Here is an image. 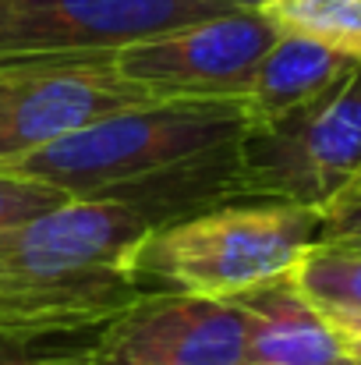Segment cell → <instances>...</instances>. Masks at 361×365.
Masks as SVG:
<instances>
[{
	"instance_id": "1",
	"label": "cell",
	"mask_w": 361,
	"mask_h": 365,
	"mask_svg": "<svg viewBox=\"0 0 361 365\" xmlns=\"http://www.w3.org/2000/svg\"><path fill=\"white\" fill-rule=\"evenodd\" d=\"M248 131L241 100H156L117 110L0 170L71 199H114L152 227L227 206Z\"/></svg>"
},
{
	"instance_id": "2",
	"label": "cell",
	"mask_w": 361,
	"mask_h": 365,
	"mask_svg": "<svg viewBox=\"0 0 361 365\" xmlns=\"http://www.w3.org/2000/svg\"><path fill=\"white\" fill-rule=\"evenodd\" d=\"M149 231L114 199H68L0 231V337L53 344L107 327L145 294L131 259Z\"/></svg>"
},
{
	"instance_id": "3",
	"label": "cell",
	"mask_w": 361,
	"mask_h": 365,
	"mask_svg": "<svg viewBox=\"0 0 361 365\" xmlns=\"http://www.w3.org/2000/svg\"><path fill=\"white\" fill-rule=\"evenodd\" d=\"M323 213L287 202H227L152 227L135 248L138 291H174L234 302L287 280L319 245Z\"/></svg>"
},
{
	"instance_id": "4",
	"label": "cell",
	"mask_w": 361,
	"mask_h": 365,
	"mask_svg": "<svg viewBox=\"0 0 361 365\" xmlns=\"http://www.w3.org/2000/svg\"><path fill=\"white\" fill-rule=\"evenodd\" d=\"M361 174V64L291 118L248 128L231 202H287L326 213Z\"/></svg>"
},
{
	"instance_id": "5",
	"label": "cell",
	"mask_w": 361,
	"mask_h": 365,
	"mask_svg": "<svg viewBox=\"0 0 361 365\" xmlns=\"http://www.w3.org/2000/svg\"><path fill=\"white\" fill-rule=\"evenodd\" d=\"M220 11L199 0H0V78L107 64L131 43Z\"/></svg>"
},
{
	"instance_id": "6",
	"label": "cell",
	"mask_w": 361,
	"mask_h": 365,
	"mask_svg": "<svg viewBox=\"0 0 361 365\" xmlns=\"http://www.w3.org/2000/svg\"><path fill=\"white\" fill-rule=\"evenodd\" d=\"M276 36L258 11H220L131 43L110 64L152 100H241Z\"/></svg>"
},
{
	"instance_id": "7",
	"label": "cell",
	"mask_w": 361,
	"mask_h": 365,
	"mask_svg": "<svg viewBox=\"0 0 361 365\" xmlns=\"http://www.w3.org/2000/svg\"><path fill=\"white\" fill-rule=\"evenodd\" d=\"M89 365H248L238 302L145 291L93 334Z\"/></svg>"
},
{
	"instance_id": "8",
	"label": "cell",
	"mask_w": 361,
	"mask_h": 365,
	"mask_svg": "<svg viewBox=\"0 0 361 365\" xmlns=\"http://www.w3.org/2000/svg\"><path fill=\"white\" fill-rule=\"evenodd\" d=\"M142 103L156 100L120 78L110 61L0 78V167Z\"/></svg>"
},
{
	"instance_id": "9",
	"label": "cell",
	"mask_w": 361,
	"mask_h": 365,
	"mask_svg": "<svg viewBox=\"0 0 361 365\" xmlns=\"http://www.w3.org/2000/svg\"><path fill=\"white\" fill-rule=\"evenodd\" d=\"M248 316V365H340V330L287 280L234 298Z\"/></svg>"
},
{
	"instance_id": "10",
	"label": "cell",
	"mask_w": 361,
	"mask_h": 365,
	"mask_svg": "<svg viewBox=\"0 0 361 365\" xmlns=\"http://www.w3.org/2000/svg\"><path fill=\"white\" fill-rule=\"evenodd\" d=\"M351 61L340 53L301 39V36H276V43L258 61L241 107L248 114V128L276 124L294 110L315 103L326 89H333L347 75Z\"/></svg>"
},
{
	"instance_id": "11",
	"label": "cell",
	"mask_w": 361,
	"mask_h": 365,
	"mask_svg": "<svg viewBox=\"0 0 361 365\" xmlns=\"http://www.w3.org/2000/svg\"><path fill=\"white\" fill-rule=\"evenodd\" d=\"M287 284L312 302L333 323H361V248L355 245H312Z\"/></svg>"
},
{
	"instance_id": "12",
	"label": "cell",
	"mask_w": 361,
	"mask_h": 365,
	"mask_svg": "<svg viewBox=\"0 0 361 365\" xmlns=\"http://www.w3.org/2000/svg\"><path fill=\"white\" fill-rule=\"evenodd\" d=\"M258 14L280 36L312 39L361 64V0H273Z\"/></svg>"
},
{
	"instance_id": "13",
	"label": "cell",
	"mask_w": 361,
	"mask_h": 365,
	"mask_svg": "<svg viewBox=\"0 0 361 365\" xmlns=\"http://www.w3.org/2000/svg\"><path fill=\"white\" fill-rule=\"evenodd\" d=\"M68 199L71 195H64L53 185H43V181H32V178H18V174L0 170V231L18 227L25 220H36V217L64 206Z\"/></svg>"
},
{
	"instance_id": "14",
	"label": "cell",
	"mask_w": 361,
	"mask_h": 365,
	"mask_svg": "<svg viewBox=\"0 0 361 365\" xmlns=\"http://www.w3.org/2000/svg\"><path fill=\"white\" fill-rule=\"evenodd\" d=\"M319 242L323 245H361V192L351 195V199L333 202L323 213Z\"/></svg>"
},
{
	"instance_id": "15",
	"label": "cell",
	"mask_w": 361,
	"mask_h": 365,
	"mask_svg": "<svg viewBox=\"0 0 361 365\" xmlns=\"http://www.w3.org/2000/svg\"><path fill=\"white\" fill-rule=\"evenodd\" d=\"M0 365H89V351L85 348H43V351L0 359Z\"/></svg>"
},
{
	"instance_id": "16",
	"label": "cell",
	"mask_w": 361,
	"mask_h": 365,
	"mask_svg": "<svg viewBox=\"0 0 361 365\" xmlns=\"http://www.w3.org/2000/svg\"><path fill=\"white\" fill-rule=\"evenodd\" d=\"M333 323V319H330ZM340 330V341H344V355L351 365H361V323H333Z\"/></svg>"
},
{
	"instance_id": "17",
	"label": "cell",
	"mask_w": 361,
	"mask_h": 365,
	"mask_svg": "<svg viewBox=\"0 0 361 365\" xmlns=\"http://www.w3.org/2000/svg\"><path fill=\"white\" fill-rule=\"evenodd\" d=\"M43 348H57V344H28V341H11V337H0V359H14V355L43 351Z\"/></svg>"
},
{
	"instance_id": "18",
	"label": "cell",
	"mask_w": 361,
	"mask_h": 365,
	"mask_svg": "<svg viewBox=\"0 0 361 365\" xmlns=\"http://www.w3.org/2000/svg\"><path fill=\"white\" fill-rule=\"evenodd\" d=\"M199 4H213V7H224V11H262L273 0H199Z\"/></svg>"
},
{
	"instance_id": "19",
	"label": "cell",
	"mask_w": 361,
	"mask_h": 365,
	"mask_svg": "<svg viewBox=\"0 0 361 365\" xmlns=\"http://www.w3.org/2000/svg\"><path fill=\"white\" fill-rule=\"evenodd\" d=\"M358 192H361V174L355 178V181H351V185H347V192H344L340 199H351V195H358ZM340 199H337V202H340Z\"/></svg>"
},
{
	"instance_id": "20",
	"label": "cell",
	"mask_w": 361,
	"mask_h": 365,
	"mask_svg": "<svg viewBox=\"0 0 361 365\" xmlns=\"http://www.w3.org/2000/svg\"><path fill=\"white\" fill-rule=\"evenodd\" d=\"M340 365H351V362H340Z\"/></svg>"
},
{
	"instance_id": "21",
	"label": "cell",
	"mask_w": 361,
	"mask_h": 365,
	"mask_svg": "<svg viewBox=\"0 0 361 365\" xmlns=\"http://www.w3.org/2000/svg\"><path fill=\"white\" fill-rule=\"evenodd\" d=\"M355 248H361V245H355Z\"/></svg>"
}]
</instances>
